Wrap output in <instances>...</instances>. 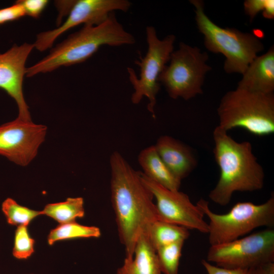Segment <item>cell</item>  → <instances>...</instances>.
<instances>
[{"mask_svg":"<svg viewBox=\"0 0 274 274\" xmlns=\"http://www.w3.org/2000/svg\"><path fill=\"white\" fill-rule=\"evenodd\" d=\"M184 244V241H179L160 247L156 250L161 273L179 274Z\"/></svg>","mask_w":274,"mask_h":274,"instance_id":"obj_22","label":"cell"},{"mask_svg":"<svg viewBox=\"0 0 274 274\" xmlns=\"http://www.w3.org/2000/svg\"><path fill=\"white\" fill-rule=\"evenodd\" d=\"M154 146L165 164L181 181L187 177L197 165V160L192 149L170 136H160Z\"/></svg>","mask_w":274,"mask_h":274,"instance_id":"obj_14","label":"cell"},{"mask_svg":"<svg viewBox=\"0 0 274 274\" xmlns=\"http://www.w3.org/2000/svg\"><path fill=\"white\" fill-rule=\"evenodd\" d=\"M48 2L47 0H20L16 1L22 7L25 15L35 18L40 16L48 4Z\"/></svg>","mask_w":274,"mask_h":274,"instance_id":"obj_25","label":"cell"},{"mask_svg":"<svg viewBox=\"0 0 274 274\" xmlns=\"http://www.w3.org/2000/svg\"><path fill=\"white\" fill-rule=\"evenodd\" d=\"M111 195L119 237L125 257H133L136 241L158 220L153 196L135 170L117 151L110 158Z\"/></svg>","mask_w":274,"mask_h":274,"instance_id":"obj_1","label":"cell"},{"mask_svg":"<svg viewBox=\"0 0 274 274\" xmlns=\"http://www.w3.org/2000/svg\"><path fill=\"white\" fill-rule=\"evenodd\" d=\"M146 39L148 50L145 57H140L134 63L140 67V73L137 77L134 70L127 68L129 80L133 86L134 92L131 100L133 104H138L146 96L149 101L148 110L155 118V106L156 95L160 89L158 78L166 63L169 62L174 51L176 37L169 35L162 40L159 39L155 28L152 26L146 27Z\"/></svg>","mask_w":274,"mask_h":274,"instance_id":"obj_8","label":"cell"},{"mask_svg":"<svg viewBox=\"0 0 274 274\" xmlns=\"http://www.w3.org/2000/svg\"><path fill=\"white\" fill-rule=\"evenodd\" d=\"M190 3L195 8L197 27L204 36L206 48L225 56L224 70L227 73L243 74L264 49L260 39L254 34L235 28L221 27L206 14L202 1L191 0Z\"/></svg>","mask_w":274,"mask_h":274,"instance_id":"obj_4","label":"cell"},{"mask_svg":"<svg viewBox=\"0 0 274 274\" xmlns=\"http://www.w3.org/2000/svg\"><path fill=\"white\" fill-rule=\"evenodd\" d=\"M2 210L8 223L17 227L27 226L35 218L42 215L41 211L21 206L11 198H8L3 202Z\"/></svg>","mask_w":274,"mask_h":274,"instance_id":"obj_21","label":"cell"},{"mask_svg":"<svg viewBox=\"0 0 274 274\" xmlns=\"http://www.w3.org/2000/svg\"><path fill=\"white\" fill-rule=\"evenodd\" d=\"M196 204L209 218V241L211 246L236 239L260 227L272 228L274 226L273 193L261 204L238 202L224 214L212 211L209 202L204 199H200Z\"/></svg>","mask_w":274,"mask_h":274,"instance_id":"obj_6","label":"cell"},{"mask_svg":"<svg viewBox=\"0 0 274 274\" xmlns=\"http://www.w3.org/2000/svg\"><path fill=\"white\" fill-rule=\"evenodd\" d=\"M219 126L226 131L242 128L257 135L274 132V94L239 88L228 91L217 109Z\"/></svg>","mask_w":274,"mask_h":274,"instance_id":"obj_5","label":"cell"},{"mask_svg":"<svg viewBox=\"0 0 274 274\" xmlns=\"http://www.w3.org/2000/svg\"><path fill=\"white\" fill-rule=\"evenodd\" d=\"M214 158L220 175L209 197L214 203L225 206L236 191L252 192L264 186L265 174L248 141L237 142L227 131L217 126L213 131Z\"/></svg>","mask_w":274,"mask_h":274,"instance_id":"obj_2","label":"cell"},{"mask_svg":"<svg viewBox=\"0 0 274 274\" xmlns=\"http://www.w3.org/2000/svg\"><path fill=\"white\" fill-rule=\"evenodd\" d=\"M35 243L29 235L27 226H18L15 232L13 255L18 259L28 258L34 252Z\"/></svg>","mask_w":274,"mask_h":274,"instance_id":"obj_23","label":"cell"},{"mask_svg":"<svg viewBox=\"0 0 274 274\" xmlns=\"http://www.w3.org/2000/svg\"><path fill=\"white\" fill-rule=\"evenodd\" d=\"M227 268L249 269L274 261V230L267 228L209 248L207 260Z\"/></svg>","mask_w":274,"mask_h":274,"instance_id":"obj_9","label":"cell"},{"mask_svg":"<svg viewBox=\"0 0 274 274\" xmlns=\"http://www.w3.org/2000/svg\"><path fill=\"white\" fill-rule=\"evenodd\" d=\"M47 130L45 125L18 118L0 125V155L17 165H27L36 156Z\"/></svg>","mask_w":274,"mask_h":274,"instance_id":"obj_12","label":"cell"},{"mask_svg":"<svg viewBox=\"0 0 274 274\" xmlns=\"http://www.w3.org/2000/svg\"><path fill=\"white\" fill-rule=\"evenodd\" d=\"M41 213L60 224L74 222L84 216V200L81 197H69L63 202L47 204Z\"/></svg>","mask_w":274,"mask_h":274,"instance_id":"obj_19","label":"cell"},{"mask_svg":"<svg viewBox=\"0 0 274 274\" xmlns=\"http://www.w3.org/2000/svg\"><path fill=\"white\" fill-rule=\"evenodd\" d=\"M101 235L99 228L88 226L77 223L76 221L60 224L51 230L48 236V243L50 245L54 243L66 239L79 238H97Z\"/></svg>","mask_w":274,"mask_h":274,"instance_id":"obj_20","label":"cell"},{"mask_svg":"<svg viewBox=\"0 0 274 274\" xmlns=\"http://www.w3.org/2000/svg\"><path fill=\"white\" fill-rule=\"evenodd\" d=\"M248 274H274V263L267 262L251 267Z\"/></svg>","mask_w":274,"mask_h":274,"instance_id":"obj_28","label":"cell"},{"mask_svg":"<svg viewBox=\"0 0 274 274\" xmlns=\"http://www.w3.org/2000/svg\"><path fill=\"white\" fill-rule=\"evenodd\" d=\"M25 15L22 7L17 2L11 6L0 9V25L20 19Z\"/></svg>","mask_w":274,"mask_h":274,"instance_id":"obj_26","label":"cell"},{"mask_svg":"<svg viewBox=\"0 0 274 274\" xmlns=\"http://www.w3.org/2000/svg\"><path fill=\"white\" fill-rule=\"evenodd\" d=\"M188 230L181 226L157 220L151 224L147 233L156 250L179 241L185 242L190 235Z\"/></svg>","mask_w":274,"mask_h":274,"instance_id":"obj_18","label":"cell"},{"mask_svg":"<svg viewBox=\"0 0 274 274\" xmlns=\"http://www.w3.org/2000/svg\"><path fill=\"white\" fill-rule=\"evenodd\" d=\"M116 274H161L156 250L147 232L139 237L133 257H125Z\"/></svg>","mask_w":274,"mask_h":274,"instance_id":"obj_16","label":"cell"},{"mask_svg":"<svg viewBox=\"0 0 274 274\" xmlns=\"http://www.w3.org/2000/svg\"><path fill=\"white\" fill-rule=\"evenodd\" d=\"M33 48V44H15L0 53V88L15 100L18 109L17 118L25 121L31 119L24 97L23 82L26 75L25 62Z\"/></svg>","mask_w":274,"mask_h":274,"instance_id":"obj_13","label":"cell"},{"mask_svg":"<svg viewBox=\"0 0 274 274\" xmlns=\"http://www.w3.org/2000/svg\"><path fill=\"white\" fill-rule=\"evenodd\" d=\"M142 182L155 198L158 220L175 224L188 229L208 233V223L200 207L194 204L188 195L179 190H169L140 172Z\"/></svg>","mask_w":274,"mask_h":274,"instance_id":"obj_10","label":"cell"},{"mask_svg":"<svg viewBox=\"0 0 274 274\" xmlns=\"http://www.w3.org/2000/svg\"><path fill=\"white\" fill-rule=\"evenodd\" d=\"M131 5L127 0L75 1L65 21L58 27L38 34L34 48L44 51L52 47L55 40L69 29L81 24L98 25L110 13L119 10L127 12Z\"/></svg>","mask_w":274,"mask_h":274,"instance_id":"obj_11","label":"cell"},{"mask_svg":"<svg viewBox=\"0 0 274 274\" xmlns=\"http://www.w3.org/2000/svg\"><path fill=\"white\" fill-rule=\"evenodd\" d=\"M245 12L252 21L260 12L264 18L268 19L274 18L273 0H246L244 2Z\"/></svg>","mask_w":274,"mask_h":274,"instance_id":"obj_24","label":"cell"},{"mask_svg":"<svg viewBox=\"0 0 274 274\" xmlns=\"http://www.w3.org/2000/svg\"><path fill=\"white\" fill-rule=\"evenodd\" d=\"M237 84V88L269 94L274 91V47L257 56L249 64Z\"/></svg>","mask_w":274,"mask_h":274,"instance_id":"obj_15","label":"cell"},{"mask_svg":"<svg viewBox=\"0 0 274 274\" xmlns=\"http://www.w3.org/2000/svg\"><path fill=\"white\" fill-rule=\"evenodd\" d=\"M208 60L206 52L181 42L179 49L172 53L169 63L165 66L158 81L172 98L188 100L203 92L204 77L212 69Z\"/></svg>","mask_w":274,"mask_h":274,"instance_id":"obj_7","label":"cell"},{"mask_svg":"<svg viewBox=\"0 0 274 274\" xmlns=\"http://www.w3.org/2000/svg\"><path fill=\"white\" fill-rule=\"evenodd\" d=\"M201 264L208 274H248V269L240 268H227L214 265L203 259Z\"/></svg>","mask_w":274,"mask_h":274,"instance_id":"obj_27","label":"cell"},{"mask_svg":"<svg viewBox=\"0 0 274 274\" xmlns=\"http://www.w3.org/2000/svg\"><path fill=\"white\" fill-rule=\"evenodd\" d=\"M138 162L149 179L173 191L179 190L181 181L176 178L159 156L154 145L141 151Z\"/></svg>","mask_w":274,"mask_h":274,"instance_id":"obj_17","label":"cell"},{"mask_svg":"<svg viewBox=\"0 0 274 274\" xmlns=\"http://www.w3.org/2000/svg\"><path fill=\"white\" fill-rule=\"evenodd\" d=\"M133 36L118 21L114 12L98 25L85 24L53 48L46 57L26 68V76L52 72L61 66H70L85 61L103 45L118 47L132 45Z\"/></svg>","mask_w":274,"mask_h":274,"instance_id":"obj_3","label":"cell"}]
</instances>
